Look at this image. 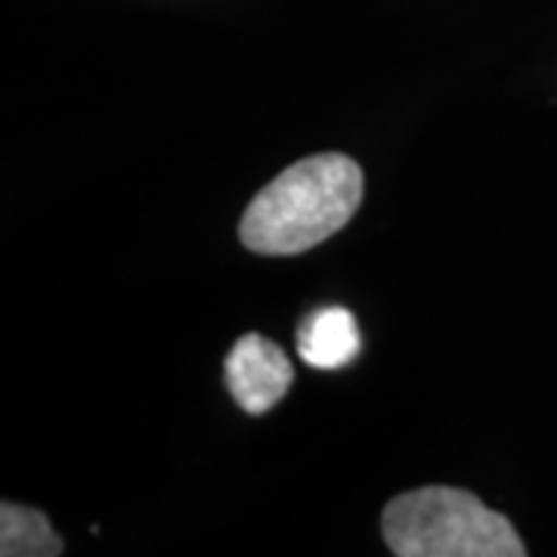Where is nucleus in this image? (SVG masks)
<instances>
[{"mask_svg":"<svg viewBox=\"0 0 557 557\" xmlns=\"http://www.w3.org/2000/svg\"><path fill=\"white\" fill-rule=\"evenodd\" d=\"M362 168L350 156L322 152L285 168L267 183L239 223V239L255 255H300L341 233L362 201Z\"/></svg>","mask_w":557,"mask_h":557,"instance_id":"1","label":"nucleus"},{"mask_svg":"<svg viewBox=\"0 0 557 557\" xmlns=\"http://www.w3.org/2000/svg\"><path fill=\"white\" fill-rule=\"evenodd\" d=\"M387 548L399 557H523L511 520L456 486H421L391 498L381 515Z\"/></svg>","mask_w":557,"mask_h":557,"instance_id":"2","label":"nucleus"},{"mask_svg":"<svg viewBox=\"0 0 557 557\" xmlns=\"http://www.w3.org/2000/svg\"><path fill=\"white\" fill-rule=\"evenodd\" d=\"M295 381L292 359L285 350L263 335H242L226 357V384L242 412L263 416L288 394Z\"/></svg>","mask_w":557,"mask_h":557,"instance_id":"3","label":"nucleus"},{"mask_svg":"<svg viewBox=\"0 0 557 557\" xmlns=\"http://www.w3.org/2000/svg\"><path fill=\"white\" fill-rule=\"evenodd\" d=\"M298 354L319 372H335L359 357V325L344 307H322L298 329Z\"/></svg>","mask_w":557,"mask_h":557,"instance_id":"4","label":"nucleus"},{"mask_svg":"<svg viewBox=\"0 0 557 557\" xmlns=\"http://www.w3.org/2000/svg\"><path fill=\"white\" fill-rule=\"evenodd\" d=\"M62 539L53 533L47 515L38 508L3 502L0 505V555L3 557H57Z\"/></svg>","mask_w":557,"mask_h":557,"instance_id":"5","label":"nucleus"}]
</instances>
